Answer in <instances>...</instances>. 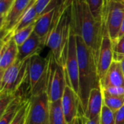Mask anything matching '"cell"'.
I'll return each mask as SVG.
<instances>
[{
  "label": "cell",
  "instance_id": "cell-1",
  "mask_svg": "<svg viewBox=\"0 0 124 124\" xmlns=\"http://www.w3.org/2000/svg\"><path fill=\"white\" fill-rule=\"evenodd\" d=\"M71 21L75 31L79 33L97 65L104 25L98 23L86 0H71Z\"/></svg>",
  "mask_w": 124,
  "mask_h": 124
},
{
  "label": "cell",
  "instance_id": "cell-2",
  "mask_svg": "<svg viewBox=\"0 0 124 124\" xmlns=\"http://www.w3.org/2000/svg\"><path fill=\"white\" fill-rule=\"evenodd\" d=\"M71 0H61L57 4L56 15L48 35L46 46L50 49L54 60L65 67L70 34Z\"/></svg>",
  "mask_w": 124,
  "mask_h": 124
},
{
  "label": "cell",
  "instance_id": "cell-3",
  "mask_svg": "<svg viewBox=\"0 0 124 124\" xmlns=\"http://www.w3.org/2000/svg\"><path fill=\"white\" fill-rule=\"evenodd\" d=\"M75 32L79 67L78 96L81 108L84 114L87 108L90 92L94 88L100 87L101 84L98 77L96 61L84 42L81 35L76 31Z\"/></svg>",
  "mask_w": 124,
  "mask_h": 124
},
{
  "label": "cell",
  "instance_id": "cell-4",
  "mask_svg": "<svg viewBox=\"0 0 124 124\" xmlns=\"http://www.w3.org/2000/svg\"><path fill=\"white\" fill-rule=\"evenodd\" d=\"M49 58H44L39 54L31 57L28 61V80L30 96L46 91Z\"/></svg>",
  "mask_w": 124,
  "mask_h": 124
},
{
  "label": "cell",
  "instance_id": "cell-5",
  "mask_svg": "<svg viewBox=\"0 0 124 124\" xmlns=\"http://www.w3.org/2000/svg\"><path fill=\"white\" fill-rule=\"evenodd\" d=\"M49 68L46 92L50 102L61 100L67 84V75L65 67L54 60L52 54H48Z\"/></svg>",
  "mask_w": 124,
  "mask_h": 124
},
{
  "label": "cell",
  "instance_id": "cell-6",
  "mask_svg": "<svg viewBox=\"0 0 124 124\" xmlns=\"http://www.w3.org/2000/svg\"><path fill=\"white\" fill-rule=\"evenodd\" d=\"M28 61L18 60L0 75V93L16 94L28 78Z\"/></svg>",
  "mask_w": 124,
  "mask_h": 124
},
{
  "label": "cell",
  "instance_id": "cell-7",
  "mask_svg": "<svg viewBox=\"0 0 124 124\" xmlns=\"http://www.w3.org/2000/svg\"><path fill=\"white\" fill-rule=\"evenodd\" d=\"M65 70L67 75V83L69 84L73 89V90L78 94L79 67L77 54L76 32L72 21H70V34L65 61Z\"/></svg>",
  "mask_w": 124,
  "mask_h": 124
},
{
  "label": "cell",
  "instance_id": "cell-8",
  "mask_svg": "<svg viewBox=\"0 0 124 124\" xmlns=\"http://www.w3.org/2000/svg\"><path fill=\"white\" fill-rule=\"evenodd\" d=\"M25 124H48L49 99L46 91L29 97Z\"/></svg>",
  "mask_w": 124,
  "mask_h": 124
},
{
  "label": "cell",
  "instance_id": "cell-9",
  "mask_svg": "<svg viewBox=\"0 0 124 124\" xmlns=\"http://www.w3.org/2000/svg\"><path fill=\"white\" fill-rule=\"evenodd\" d=\"M114 60L113 43L109 36L106 24L103 28V34L102 39L101 46L100 49L99 59L97 65L98 77L100 84L103 82L105 77L109 70L112 62Z\"/></svg>",
  "mask_w": 124,
  "mask_h": 124
},
{
  "label": "cell",
  "instance_id": "cell-10",
  "mask_svg": "<svg viewBox=\"0 0 124 124\" xmlns=\"http://www.w3.org/2000/svg\"><path fill=\"white\" fill-rule=\"evenodd\" d=\"M124 18V3L111 1L107 15L106 26L113 44L118 40L119 32Z\"/></svg>",
  "mask_w": 124,
  "mask_h": 124
},
{
  "label": "cell",
  "instance_id": "cell-11",
  "mask_svg": "<svg viewBox=\"0 0 124 124\" xmlns=\"http://www.w3.org/2000/svg\"><path fill=\"white\" fill-rule=\"evenodd\" d=\"M36 0H15L4 20L1 22V36L12 32L14 28L29 7Z\"/></svg>",
  "mask_w": 124,
  "mask_h": 124
},
{
  "label": "cell",
  "instance_id": "cell-12",
  "mask_svg": "<svg viewBox=\"0 0 124 124\" xmlns=\"http://www.w3.org/2000/svg\"><path fill=\"white\" fill-rule=\"evenodd\" d=\"M18 46L13 38V33H9L1 39L0 75L17 60Z\"/></svg>",
  "mask_w": 124,
  "mask_h": 124
},
{
  "label": "cell",
  "instance_id": "cell-13",
  "mask_svg": "<svg viewBox=\"0 0 124 124\" xmlns=\"http://www.w3.org/2000/svg\"><path fill=\"white\" fill-rule=\"evenodd\" d=\"M61 105L66 121L69 124L78 116L81 103L78 94L68 83L61 99Z\"/></svg>",
  "mask_w": 124,
  "mask_h": 124
},
{
  "label": "cell",
  "instance_id": "cell-14",
  "mask_svg": "<svg viewBox=\"0 0 124 124\" xmlns=\"http://www.w3.org/2000/svg\"><path fill=\"white\" fill-rule=\"evenodd\" d=\"M57 4L49 6V8L40 15L34 25V32L39 36L43 44L46 46V41L56 15Z\"/></svg>",
  "mask_w": 124,
  "mask_h": 124
},
{
  "label": "cell",
  "instance_id": "cell-15",
  "mask_svg": "<svg viewBox=\"0 0 124 124\" xmlns=\"http://www.w3.org/2000/svg\"><path fill=\"white\" fill-rule=\"evenodd\" d=\"M44 46L41 39L33 31L31 36L22 45L18 46L17 60L21 62L25 61L33 55L39 54Z\"/></svg>",
  "mask_w": 124,
  "mask_h": 124
},
{
  "label": "cell",
  "instance_id": "cell-16",
  "mask_svg": "<svg viewBox=\"0 0 124 124\" xmlns=\"http://www.w3.org/2000/svg\"><path fill=\"white\" fill-rule=\"evenodd\" d=\"M104 105V98L102 87L92 89L89 94L87 108L84 113V116L87 120H92L100 116Z\"/></svg>",
  "mask_w": 124,
  "mask_h": 124
},
{
  "label": "cell",
  "instance_id": "cell-17",
  "mask_svg": "<svg viewBox=\"0 0 124 124\" xmlns=\"http://www.w3.org/2000/svg\"><path fill=\"white\" fill-rule=\"evenodd\" d=\"M118 86L124 88V75L119 61L113 60L101 84L102 88Z\"/></svg>",
  "mask_w": 124,
  "mask_h": 124
},
{
  "label": "cell",
  "instance_id": "cell-18",
  "mask_svg": "<svg viewBox=\"0 0 124 124\" xmlns=\"http://www.w3.org/2000/svg\"><path fill=\"white\" fill-rule=\"evenodd\" d=\"M28 98H24L21 95H17L16 98L7 107L5 111L0 116V124H10L14 120L23 105Z\"/></svg>",
  "mask_w": 124,
  "mask_h": 124
},
{
  "label": "cell",
  "instance_id": "cell-19",
  "mask_svg": "<svg viewBox=\"0 0 124 124\" xmlns=\"http://www.w3.org/2000/svg\"><path fill=\"white\" fill-rule=\"evenodd\" d=\"M35 2H36V1L29 7V8L27 9V11L23 15V16L21 17V19L17 23V25H15V27L14 28V29L12 31L13 34L36 23V21L37 20V19L39 17V15H38L37 12L35 8V5H34Z\"/></svg>",
  "mask_w": 124,
  "mask_h": 124
},
{
  "label": "cell",
  "instance_id": "cell-20",
  "mask_svg": "<svg viewBox=\"0 0 124 124\" xmlns=\"http://www.w3.org/2000/svg\"><path fill=\"white\" fill-rule=\"evenodd\" d=\"M48 124H68L62 109L61 100L49 103Z\"/></svg>",
  "mask_w": 124,
  "mask_h": 124
},
{
  "label": "cell",
  "instance_id": "cell-21",
  "mask_svg": "<svg viewBox=\"0 0 124 124\" xmlns=\"http://www.w3.org/2000/svg\"><path fill=\"white\" fill-rule=\"evenodd\" d=\"M95 20L104 25L106 24L105 0H86Z\"/></svg>",
  "mask_w": 124,
  "mask_h": 124
},
{
  "label": "cell",
  "instance_id": "cell-22",
  "mask_svg": "<svg viewBox=\"0 0 124 124\" xmlns=\"http://www.w3.org/2000/svg\"><path fill=\"white\" fill-rule=\"evenodd\" d=\"M104 105H106L114 113L117 112L124 105V96L121 97H111L104 95Z\"/></svg>",
  "mask_w": 124,
  "mask_h": 124
},
{
  "label": "cell",
  "instance_id": "cell-23",
  "mask_svg": "<svg viewBox=\"0 0 124 124\" xmlns=\"http://www.w3.org/2000/svg\"><path fill=\"white\" fill-rule=\"evenodd\" d=\"M34 24L29 25L28 27H26L13 34V38L17 44V46L22 45L32 34V33L34 31Z\"/></svg>",
  "mask_w": 124,
  "mask_h": 124
},
{
  "label": "cell",
  "instance_id": "cell-24",
  "mask_svg": "<svg viewBox=\"0 0 124 124\" xmlns=\"http://www.w3.org/2000/svg\"><path fill=\"white\" fill-rule=\"evenodd\" d=\"M100 124H116L115 113L105 105L101 112Z\"/></svg>",
  "mask_w": 124,
  "mask_h": 124
},
{
  "label": "cell",
  "instance_id": "cell-25",
  "mask_svg": "<svg viewBox=\"0 0 124 124\" xmlns=\"http://www.w3.org/2000/svg\"><path fill=\"white\" fill-rule=\"evenodd\" d=\"M28 105H29V98L28 101L20 108L17 116H15V118H14V120L11 122L10 124H25L26 116H27L28 110Z\"/></svg>",
  "mask_w": 124,
  "mask_h": 124
},
{
  "label": "cell",
  "instance_id": "cell-26",
  "mask_svg": "<svg viewBox=\"0 0 124 124\" xmlns=\"http://www.w3.org/2000/svg\"><path fill=\"white\" fill-rule=\"evenodd\" d=\"M16 94H1L0 93V116L5 111L11 102L16 98Z\"/></svg>",
  "mask_w": 124,
  "mask_h": 124
},
{
  "label": "cell",
  "instance_id": "cell-27",
  "mask_svg": "<svg viewBox=\"0 0 124 124\" xmlns=\"http://www.w3.org/2000/svg\"><path fill=\"white\" fill-rule=\"evenodd\" d=\"M15 0H0V18L2 22L10 10Z\"/></svg>",
  "mask_w": 124,
  "mask_h": 124
},
{
  "label": "cell",
  "instance_id": "cell-28",
  "mask_svg": "<svg viewBox=\"0 0 124 124\" xmlns=\"http://www.w3.org/2000/svg\"><path fill=\"white\" fill-rule=\"evenodd\" d=\"M114 60H118L120 57H124V36L120 38L118 41L113 44Z\"/></svg>",
  "mask_w": 124,
  "mask_h": 124
},
{
  "label": "cell",
  "instance_id": "cell-29",
  "mask_svg": "<svg viewBox=\"0 0 124 124\" xmlns=\"http://www.w3.org/2000/svg\"><path fill=\"white\" fill-rule=\"evenodd\" d=\"M104 95L111 97H121L124 96V88L118 86H110L107 88H102Z\"/></svg>",
  "mask_w": 124,
  "mask_h": 124
},
{
  "label": "cell",
  "instance_id": "cell-30",
  "mask_svg": "<svg viewBox=\"0 0 124 124\" xmlns=\"http://www.w3.org/2000/svg\"><path fill=\"white\" fill-rule=\"evenodd\" d=\"M54 1V0H36L34 5L39 17L41 15L49 8L52 2H53Z\"/></svg>",
  "mask_w": 124,
  "mask_h": 124
},
{
  "label": "cell",
  "instance_id": "cell-31",
  "mask_svg": "<svg viewBox=\"0 0 124 124\" xmlns=\"http://www.w3.org/2000/svg\"><path fill=\"white\" fill-rule=\"evenodd\" d=\"M86 118H85L84 114V113L81 110V108L78 116L69 124H86Z\"/></svg>",
  "mask_w": 124,
  "mask_h": 124
},
{
  "label": "cell",
  "instance_id": "cell-32",
  "mask_svg": "<svg viewBox=\"0 0 124 124\" xmlns=\"http://www.w3.org/2000/svg\"><path fill=\"white\" fill-rule=\"evenodd\" d=\"M116 124H124V105L115 113Z\"/></svg>",
  "mask_w": 124,
  "mask_h": 124
},
{
  "label": "cell",
  "instance_id": "cell-33",
  "mask_svg": "<svg viewBox=\"0 0 124 124\" xmlns=\"http://www.w3.org/2000/svg\"><path fill=\"white\" fill-rule=\"evenodd\" d=\"M123 36H124V18L123 22H122V24H121V29H120V32H119V36H118V39L120 38H121Z\"/></svg>",
  "mask_w": 124,
  "mask_h": 124
},
{
  "label": "cell",
  "instance_id": "cell-34",
  "mask_svg": "<svg viewBox=\"0 0 124 124\" xmlns=\"http://www.w3.org/2000/svg\"><path fill=\"white\" fill-rule=\"evenodd\" d=\"M112 0H105V12H106V17H107V15H108V8H109V5L110 3ZM107 19V18H106Z\"/></svg>",
  "mask_w": 124,
  "mask_h": 124
},
{
  "label": "cell",
  "instance_id": "cell-35",
  "mask_svg": "<svg viewBox=\"0 0 124 124\" xmlns=\"http://www.w3.org/2000/svg\"><path fill=\"white\" fill-rule=\"evenodd\" d=\"M119 62H121V68H122V70H123V73H124V57H122L119 60Z\"/></svg>",
  "mask_w": 124,
  "mask_h": 124
},
{
  "label": "cell",
  "instance_id": "cell-36",
  "mask_svg": "<svg viewBox=\"0 0 124 124\" xmlns=\"http://www.w3.org/2000/svg\"><path fill=\"white\" fill-rule=\"evenodd\" d=\"M112 1H120V2L124 3V0H112Z\"/></svg>",
  "mask_w": 124,
  "mask_h": 124
}]
</instances>
